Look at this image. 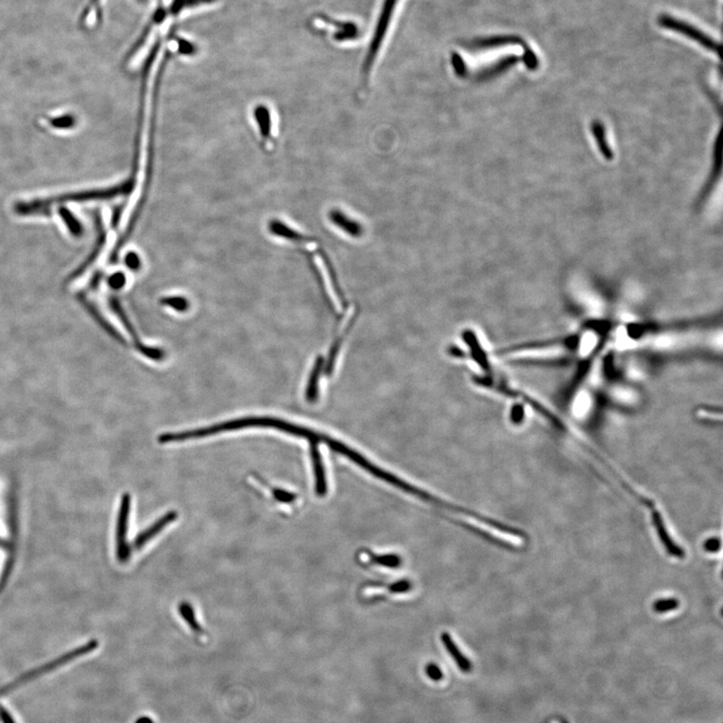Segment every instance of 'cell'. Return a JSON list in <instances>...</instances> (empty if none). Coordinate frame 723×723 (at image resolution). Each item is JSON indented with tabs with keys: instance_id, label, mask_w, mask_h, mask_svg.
Returning a JSON list of instances; mask_svg holds the SVG:
<instances>
[{
	"instance_id": "obj_1",
	"label": "cell",
	"mask_w": 723,
	"mask_h": 723,
	"mask_svg": "<svg viewBox=\"0 0 723 723\" xmlns=\"http://www.w3.org/2000/svg\"><path fill=\"white\" fill-rule=\"evenodd\" d=\"M253 427L277 429V430L284 431L291 435L307 438L310 442L314 443L321 442V437H323L310 429L288 423L284 420L270 418V417H249V418L223 422V423L206 427V428L195 429V430L183 431V432L178 433L162 434L158 440L160 443L180 442L184 440L206 437V436L214 435V434L223 432V431L239 430V429L253 428Z\"/></svg>"
},
{
	"instance_id": "obj_2",
	"label": "cell",
	"mask_w": 723,
	"mask_h": 723,
	"mask_svg": "<svg viewBox=\"0 0 723 723\" xmlns=\"http://www.w3.org/2000/svg\"><path fill=\"white\" fill-rule=\"evenodd\" d=\"M98 646H99L98 641H91V642H88L86 645L77 648V649L72 650L71 652L58 657V658L53 660V661L50 662V663L44 664V665L39 667V668L29 671V673L25 674V675L18 678V680H15V682L8 685V686L2 687L1 689H0V696H1V695L8 694V692L11 691V690L15 689V688L20 687V685L25 684L27 681L36 679V678L41 676V674L50 672V671L53 670V669L58 668V666L64 665L65 663H69L72 660H74L78 658V657L83 656V655L92 652V651L95 650Z\"/></svg>"
},
{
	"instance_id": "obj_3",
	"label": "cell",
	"mask_w": 723,
	"mask_h": 723,
	"mask_svg": "<svg viewBox=\"0 0 723 723\" xmlns=\"http://www.w3.org/2000/svg\"><path fill=\"white\" fill-rule=\"evenodd\" d=\"M397 2L398 0H386L385 1L381 15H380L379 22H378L377 29L375 30L374 37H373L372 44H371L369 53H368L365 65H364V76L366 78L369 77V72L372 69L373 65H374L375 60H376L380 46L383 43L385 34H386L389 23H390L392 13H393Z\"/></svg>"
},
{
	"instance_id": "obj_4",
	"label": "cell",
	"mask_w": 723,
	"mask_h": 723,
	"mask_svg": "<svg viewBox=\"0 0 723 723\" xmlns=\"http://www.w3.org/2000/svg\"><path fill=\"white\" fill-rule=\"evenodd\" d=\"M658 23L660 27H664V29L674 30V32H679L683 36L694 39V41L701 44L702 46H704V48H708L709 51H712L717 53L719 51V44L713 41L710 37L703 34L701 30L697 29L694 25H689V23L676 20V18H671L670 15L660 16Z\"/></svg>"
},
{
	"instance_id": "obj_5",
	"label": "cell",
	"mask_w": 723,
	"mask_h": 723,
	"mask_svg": "<svg viewBox=\"0 0 723 723\" xmlns=\"http://www.w3.org/2000/svg\"><path fill=\"white\" fill-rule=\"evenodd\" d=\"M131 510V496L124 494L119 510L117 524V557L121 563H126L130 559L131 549L127 543L128 524Z\"/></svg>"
},
{
	"instance_id": "obj_6",
	"label": "cell",
	"mask_w": 723,
	"mask_h": 723,
	"mask_svg": "<svg viewBox=\"0 0 723 723\" xmlns=\"http://www.w3.org/2000/svg\"><path fill=\"white\" fill-rule=\"evenodd\" d=\"M177 517H178V514L176 512H167L164 517L158 519L153 526H151L150 528L147 529L146 531H144L143 533H140L137 536L134 542L135 549L141 550L147 543L150 542L154 536H157L160 531H162L163 529L166 528L168 524L173 522Z\"/></svg>"
},
{
	"instance_id": "obj_7",
	"label": "cell",
	"mask_w": 723,
	"mask_h": 723,
	"mask_svg": "<svg viewBox=\"0 0 723 723\" xmlns=\"http://www.w3.org/2000/svg\"><path fill=\"white\" fill-rule=\"evenodd\" d=\"M311 456L312 465H314V477H316V491L319 496H326L328 491L326 485V473L324 470L323 461H321V453H319L317 443L312 442Z\"/></svg>"
},
{
	"instance_id": "obj_8",
	"label": "cell",
	"mask_w": 723,
	"mask_h": 723,
	"mask_svg": "<svg viewBox=\"0 0 723 723\" xmlns=\"http://www.w3.org/2000/svg\"><path fill=\"white\" fill-rule=\"evenodd\" d=\"M330 217L333 225L338 226L343 232L352 235V237H360L362 227L354 219L350 218L349 216L340 211L331 212Z\"/></svg>"
},
{
	"instance_id": "obj_9",
	"label": "cell",
	"mask_w": 723,
	"mask_h": 723,
	"mask_svg": "<svg viewBox=\"0 0 723 723\" xmlns=\"http://www.w3.org/2000/svg\"><path fill=\"white\" fill-rule=\"evenodd\" d=\"M442 640L443 644H444L445 648L449 651V654L451 655L452 658H453L454 661L456 662V664L458 665L459 668H460V670L463 671V672H470L471 670V663L470 660L465 658V657L461 654L460 651L457 648L456 643L452 640L449 634L443 633Z\"/></svg>"
},
{
	"instance_id": "obj_10",
	"label": "cell",
	"mask_w": 723,
	"mask_h": 723,
	"mask_svg": "<svg viewBox=\"0 0 723 723\" xmlns=\"http://www.w3.org/2000/svg\"><path fill=\"white\" fill-rule=\"evenodd\" d=\"M254 117H256V123L260 127L261 136L265 139V141H267L270 138V131H272V119H270V111L265 106L256 107L254 109Z\"/></svg>"
},
{
	"instance_id": "obj_11",
	"label": "cell",
	"mask_w": 723,
	"mask_h": 723,
	"mask_svg": "<svg viewBox=\"0 0 723 723\" xmlns=\"http://www.w3.org/2000/svg\"><path fill=\"white\" fill-rule=\"evenodd\" d=\"M215 1L216 0H173L172 4H170L168 13H171L172 15H177L181 13L182 11H186V9L194 8L200 6H206V4H211Z\"/></svg>"
},
{
	"instance_id": "obj_12",
	"label": "cell",
	"mask_w": 723,
	"mask_h": 723,
	"mask_svg": "<svg viewBox=\"0 0 723 723\" xmlns=\"http://www.w3.org/2000/svg\"><path fill=\"white\" fill-rule=\"evenodd\" d=\"M179 613H180L184 621L187 622L188 626L190 627L193 632L197 634L203 633L201 626L196 620L194 610L191 607L190 604H188L187 602H182L180 605H179Z\"/></svg>"
},
{
	"instance_id": "obj_13",
	"label": "cell",
	"mask_w": 723,
	"mask_h": 723,
	"mask_svg": "<svg viewBox=\"0 0 723 723\" xmlns=\"http://www.w3.org/2000/svg\"><path fill=\"white\" fill-rule=\"evenodd\" d=\"M321 365H323V360L319 359L317 362L316 366H314L311 378H310L309 386H307V398L309 401H314L317 398V395H318V381Z\"/></svg>"
},
{
	"instance_id": "obj_14",
	"label": "cell",
	"mask_w": 723,
	"mask_h": 723,
	"mask_svg": "<svg viewBox=\"0 0 723 723\" xmlns=\"http://www.w3.org/2000/svg\"><path fill=\"white\" fill-rule=\"evenodd\" d=\"M522 44L521 39L515 37H496L485 41H478V48H493V46H503V44Z\"/></svg>"
},
{
	"instance_id": "obj_15",
	"label": "cell",
	"mask_w": 723,
	"mask_h": 723,
	"mask_svg": "<svg viewBox=\"0 0 723 723\" xmlns=\"http://www.w3.org/2000/svg\"><path fill=\"white\" fill-rule=\"evenodd\" d=\"M163 305L166 307H171L175 311L185 312L187 311L189 307V302L186 298L182 297H170L165 298L161 300Z\"/></svg>"
},
{
	"instance_id": "obj_16",
	"label": "cell",
	"mask_w": 723,
	"mask_h": 723,
	"mask_svg": "<svg viewBox=\"0 0 723 723\" xmlns=\"http://www.w3.org/2000/svg\"><path fill=\"white\" fill-rule=\"evenodd\" d=\"M679 607V601L677 599L668 598L661 599L655 602L654 610L657 613H667L670 611L676 610Z\"/></svg>"
},
{
	"instance_id": "obj_17",
	"label": "cell",
	"mask_w": 723,
	"mask_h": 723,
	"mask_svg": "<svg viewBox=\"0 0 723 723\" xmlns=\"http://www.w3.org/2000/svg\"><path fill=\"white\" fill-rule=\"evenodd\" d=\"M176 46L177 51L182 55H193L197 51L194 44L182 37H176Z\"/></svg>"
},
{
	"instance_id": "obj_18",
	"label": "cell",
	"mask_w": 723,
	"mask_h": 723,
	"mask_svg": "<svg viewBox=\"0 0 723 723\" xmlns=\"http://www.w3.org/2000/svg\"><path fill=\"white\" fill-rule=\"evenodd\" d=\"M373 562L375 564H381V566H388V568H397L400 566L401 559L396 555H388V556H372Z\"/></svg>"
},
{
	"instance_id": "obj_19",
	"label": "cell",
	"mask_w": 723,
	"mask_h": 723,
	"mask_svg": "<svg viewBox=\"0 0 723 723\" xmlns=\"http://www.w3.org/2000/svg\"><path fill=\"white\" fill-rule=\"evenodd\" d=\"M272 494L277 500L284 503H291L297 499V496L291 492L282 491V489H272Z\"/></svg>"
},
{
	"instance_id": "obj_20",
	"label": "cell",
	"mask_w": 723,
	"mask_h": 723,
	"mask_svg": "<svg viewBox=\"0 0 723 723\" xmlns=\"http://www.w3.org/2000/svg\"><path fill=\"white\" fill-rule=\"evenodd\" d=\"M126 284V277L123 272H116L109 279V284L113 289L122 288Z\"/></svg>"
},
{
	"instance_id": "obj_21",
	"label": "cell",
	"mask_w": 723,
	"mask_h": 723,
	"mask_svg": "<svg viewBox=\"0 0 723 723\" xmlns=\"http://www.w3.org/2000/svg\"><path fill=\"white\" fill-rule=\"evenodd\" d=\"M126 265L127 267L133 270H139L141 267V260H140L139 256L135 253H130L126 258Z\"/></svg>"
},
{
	"instance_id": "obj_22",
	"label": "cell",
	"mask_w": 723,
	"mask_h": 723,
	"mask_svg": "<svg viewBox=\"0 0 723 723\" xmlns=\"http://www.w3.org/2000/svg\"><path fill=\"white\" fill-rule=\"evenodd\" d=\"M427 675L432 680L438 681L442 679L443 677L442 671L440 670L439 667L435 665V664H429L426 668Z\"/></svg>"
},
{
	"instance_id": "obj_23",
	"label": "cell",
	"mask_w": 723,
	"mask_h": 723,
	"mask_svg": "<svg viewBox=\"0 0 723 723\" xmlns=\"http://www.w3.org/2000/svg\"><path fill=\"white\" fill-rule=\"evenodd\" d=\"M720 545H722V543H720L719 538H711L710 540H708L704 543V550L713 554V552H717L720 550Z\"/></svg>"
},
{
	"instance_id": "obj_24",
	"label": "cell",
	"mask_w": 723,
	"mask_h": 723,
	"mask_svg": "<svg viewBox=\"0 0 723 723\" xmlns=\"http://www.w3.org/2000/svg\"><path fill=\"white\" fill-rule=\"evenodd\" d=\"M410 583L408 581H400V582L396 583V584L392 585L389 590L392 593H405V592L409 591Z\"/></svg>"
},
{
	"instance_id": "obj_25",
	"label": "cell",
	"mask_w": 723,
	"mask_h": 723,
	"mask_svg": "<svg viewBox=\"0 0 723 723\" xmlns=\"http://www.w3.org/2000/svg\"><path fill=\"white\" fill-rule=\"evenodd\" d=\"M0 718L4 723H15L11 715L2 706H0Z\"/></svg>"
},
{
	"instance_id": "obj_26",
	"label": "cell",
	"mask_w": 723,
	"mask_h": 723,
	"mask_svg": "<svg viewBox=\"0 0 723 723\" xmlns=\"http://www.w3.org/2000/svg\"><path fill=\"white\" fill-rule=\"evenodd\" d=\"M550 723H564V722H559V720H554V722H552Z\"/></svg>"
},
{
	"instance_id": "obj_27",
	"label": "cell",
	"mask_w": 723,
	"mask_h": 723,
	"mask_svg": "<svg viewBox=\"0 0 723 723\" xmlns=\"http://www.w3.org/2000/svg\"><path fill=\"white\" fill-rule=\"evenodd\" d=\"M138 1H139V2H145V1H147V0H138Z\"/></svg>"
},
{
	"instance_id": "obj_28",
	"label": "cell",
	"mask_w": 723,
	"mask_h": 723,
	"mask_svg": "<svg viewBox=\"0 0 723 723\" xmlns=\"http://www.w3.org/2000/svg\"><path fill=\"white\" fill-rule=\"evenodd\" d=\"M1 543H1V540H0V545H1Z\"/></svg>"
}]
</instances>
